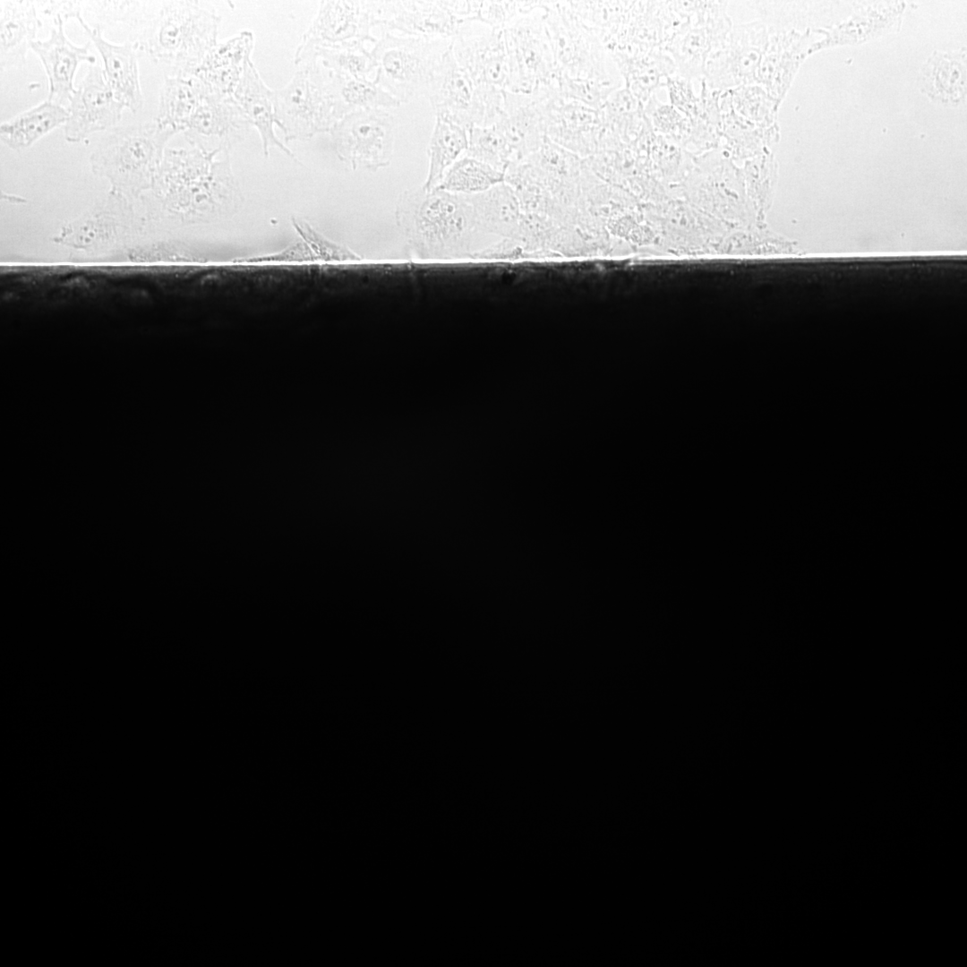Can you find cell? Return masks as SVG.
<instances>
[{
  "label": "cell",
  "instance_id": "17",
  "mask_svg": "<svg viewBox=\"0 0 967 967\" xmlns=\"http://www.w3.org/2000/svg\"><path fill=\"white\" fill-rule=\"evenodd\" d=\"M64 23L60 16L54 17L49 37L35 40L30 47L40 59L48 79L47 100L61 106L69 103L75 90L73 81L78 65L81 62L92 64L96 61L89 51L90 43L77 46L66 38Z\"/></svg>",
  "mask_w": 967,
  "mask_h": 967
},
{
  "label": "cell",
  "instance_id": "23",
  "mask_svg": "<svg viewBox=\"0 0 967 967\" xmlns=\"http://www.w3.org/2000/svg\"><path fill=\"white\" fill-rule=\"evenodd\" d=\"M233 97L252 125L259 132L264 156H269L270 148L278 147L295 159L294 153L275 134L274 124L278 126V121L274 90L265 84L252 59L247 62Z\"/></svg>",
  "mask_w": 967,
  "mask_h": 967
},
{
  "label": "cell",
  "instance_id": "22",
  "mask_svg": "<svg viewBox=\"0 0 967 967\" xmlns=\"http://www.w3.org/2000/svg\"><path fill=\"white\" fill-rule=\"evenodd\" d=\"M254 38L250 31H243L217 44L191 75L199 79L210 91L233 95L251 59Z\"/></svg>",
  "mask_w": 967,
  "mask_h": 967
},
{
  "label": "cell",
  "instance_id": "27",
  "mask_svg": "<svg viewBox=\"0 0 967 967\" xmlns=\"http://www.w3.org/2000/svg\"><path fill=\"white\" fill-rule=\"evenodd\" d=\"M209 89L193 75H169L160 90L155 120L162 126L184 132Z\"/></svg>",
  "mask_w": 967,
  "mask_h": 967
},
{
  "label": "cell",
  "instance_id": "29",
  "mask_svg": "<svg viewBox=\"0 0 967 967\" xmlns=\"http://www.w3.org/2000/svg\"><path fill=\"white\" fill-rule=\"evenodd\" d=\"M328 73L331 90L342 118L356 111L386 109L400 105L398 99L374 80H360L337 75L329 71Z\"/></svg>",
  "mask_w": 967,
  "mask_h": 967
},
{
  "label": "cell",
  "instance_id": "6",
  "mask_svg": "<svg viewBox=\"0 0 967 967\" xmlns=\"http://www.w3.org/2000/svg\"><path fill=\"white\" fill-rule=\"evenodd\" d=\"M435 117L468 132L494 125L504 113L505 90L476 86L456 61L450 46L442 54L424 92Z\"/></svg>",
  "mask_w": 967,
  "mask_h": 967
},
{
  "label": "cell",
  "instance_id": "14",
  "mask_svg": "<svg viewBox=\"0 0 967 967\" xmlns=\"http://www.w3.org/2000/svg\"><path fill=\"white\" fill-rule=\"evenodd\" d=\"M251 126L233 95L209 90L183 133L193 147L228 153L246 138Z\"/></svg>",
  "mask_w": 967,
  "mask_h": 967
},
{
  "label": "cell",
  "instance_id": "26",
  "mask_svg": "<svg viewBox=\"0 0 967 967\" xmlns=\"http://www.w3.org/2000/svg\"><path fill=\"white\" fill-rule=\"evenodd\" d=\"M466 196L473 207L481 232L507 237L516 234L520 203L511 186L502 182L483 193Z\"/></svg>",
  "mask_w": 967,
  "mask_h": 967
},
{
  "label": "cell",
  "instance_id": "8",
  "mask_svg": "<svg viewBox=\"0 0 967 967\" xmlns=\"http://www.w3.org/2000/svg\"><path fill=\"white\" fill-rule=\"evenodd\" d=\"M445 43L385 31L371 51L374 81L400 103L424 95Z\"/></svg>",
  "mask_w": 967,
  "mask_h": 967
},
{
  "label": "cell",
  "instance_id": "2",
  "mask_svg": "<svg viewBox=\"0 0 967 967\" xmlns=\"http://www.w3.org/2000/svg\"><path fill=\"white\" fill-rule=\"evenodd\" d=\"M395 218L411 249L422 259L458 257L481 232L466 196L438 188L403 192Z\"/></svg>",
  "mask_w": 967,
  "mask_h": 967
},
{
  "label": "cell",
  "instance_id": "33",
  "mask_svg": "<svg viewBox=\"0 0 967 967\" xmlns=\"http://www.w3.org/2000/svg\"><path fill=\"white\" fill-rule=\"evenodd\" d=\"M467 134L468 146L465 155L488 164L504 174L509 165L515 161L509 143L497 126H475Z\"/></svg>",
  "mask_w": 967,
  "mask_h": 967
},
{
  "label": "cell",
  "instance_id": "13",
  "mask_svg": "<svg viewBox=\"0 0 967 967\" xmlns=\"http://www.w3.org/2000/svg\"><path fill=\"white\" fill-rule=\"evenodd\" d=\"M450 47L458 64L475 85L506 90L509 65L503 30L477 20L468 21Z\"/></svg>",
  "mask_w": 967,
  "mask_h": 967
},
{
  "label": "cell",
  "instance_id": "15",
  "mask_svg": "<svg viewBox=\"0 0 967 967\" xmlns=\"http://www.w3.org/2000/svg\"><path fill=\"white\" fill-rule=\"evenodd\" d=\"M124 108L107 84L103 68L92 64L67 105L64 136L67 141L78 142L94 133L110 130L120 121Z\"/></svg>",
  "mask_w": 967,
  "mask_h": 967
},
{
  "label": "cell",
  "instance_id": "1",
  "mask_svg": "<svg viewBox=\"0 0 967 967\" xmlns=\"http://www.w3.org/2000/svg\"><path fill=\"white\" fill-rule=\"evenodd\" d=\"M196 147L166 150L150 190L141 199L181 224L210 221L237 209L243 196L228 155Z\"/></svg>",
  "mask_w": 967,
  "mask_h": 967
},
{
  "label": "cell",
  "instance_id": "25",
  "mask_svg": "<svg viewBox=\"0 0 967 967\" xmlns=\"http://www.w3.org/2000/svg\"><path fill=\"white\" fill-rule=\"evenodd\" d=\"M904 4L885 3L859 10L848 21L832 29L826 40L810 52L837 45H858L884 36L900 27Z\"/></svg>",
  "mask_w": 967,
  "mask_h": 967
},
{
  "label": "cell",
  "instance_id": "19",
  "mask_svg": "<svg viewBox=\"0 0 967 967\" xmlns=\"http://www.w3.org/2000/svg\"><path fill=\"white\" fill-rule=\"evenodd\" d=\"M42 12L64 21L79 16L92 29H125L132 39L154 9L156 1H40Z\"/></svg>",
  "mask_w": 967,
  "mask_h": 967
},
{
  "label": "cell",
  "instance_id": "5",
  "mask_svg": "<svg viewBox=\"0 0 967 967\" xmlns=\"http://www.w3.org/2000/svg\"><path fill=\"white\" fill-rule=\"evenodd\" d=\"M289 82L274 90L278 127L285 141L308 140L329 133L340 116L328 71L316 56L296 64Z\"/></svg>",
  "mask_w": 967,
  "mask_h": 967
},
{
  "label": "cell",
  "instance_id": "18",
  "mask_svg": "<svg viewBox=\"0 0 967 967\" xmlns=\"http://www.w3.org/2000/svg\"><path fill=\"white\" fill-rule=\"evenodd\" d=\"M385 10L390 13L381 24L387 32L428 40L451 42L468 21L453 13L448 1H388Z\"/></svg>",
  "mask_w": 967,
  "mask_h": 967
},
{
  "label": "cell",
  "instance_id": "4",
  "mask_svg": "<svg viewBox=\"0 0 967 967\" xmlns=\"http://www.w3.org/2000/svg\"><path fill=\"white\" fill-rule=\"evenodd\" d=\"M176 133L155 119L115 126L90 156L91 172L131 201L150 190L161 165L165 146Z\"/></svg>",
  "mask_w": 967,
  "mask_h": 967
},
{
  "label": "cell",
  "instance_id": "12",
  "mask_svg": "<svg viewBox=\"0 0 967 967\" xmlns=\"http://www.w3.org/2000/svg\"><path fill=\"white\" fill-rule=\"evenodd\" d=\"M398 120L385 109L356 111L344 116L329 132L337 156L353 169L375 171L393 157Z\"/></svg>",
  "mask_w": 967,
  "mask_h": 967
},
{
  "label": "cell",
  "instance_id": "7",
  "mask_svg": "<svg viewBox=\"0 0 967 967\" xmlns=\"http://www.w3.org/2000/svg\"><path fill=\"white\" fill-rule=\"evenodd\" d=\"M145 219L132 201L110 189L76 218L60 228L54 241L90 254L118 252L141 235Z\"/></svg>",
  "mask_w": 967,
  "mask_h": 967
},
{
  "label": "cell",
  "instance_id": "34",
  "mask_svg": "<svg viewBox=\"0 0 967 967\" xmlns=\"http://www.w3.org/2000/svg\"><path fill=\"white\" fill-rule=\"evenodd\" d=\"M617 89L618 87L598 81L571 78L564 74H561L558 80V91L562 98L595 110H601Z\"/></svg>",
  "mask_w": 967,
  "mask_h": 967
},
{
  "label": "cell",
  "instance_id": "32",
  "mask_svg": "<svg viewBox=\"0 0 967 967\" xmlns=\"http://www.w3.org/2000/svg\"><path fill=\"white\" fill-rule=\"evenodd\" d=\"M313 56L329 72L340 76L368 80L376 69L371 52L361 43L317 47Z\"/></svg>",
  "mask_w": 967,
  "mask_h": 967
},
{
  "label": "cell",
  "instance_id": "28",
  "mask_svg": "<svg viewBox=\"0 0 967 967\" xmlns=\"http://www.w3.org/2000/svg\"><path fill=\"white\" fill-rule=\"evenodd\" d=\"M68 117L65 107L45 100L42 103L2 122L1 141L16 151L29 149L38 140L64 124Z\"/></svg>",
  "mask_w": 967,
  "mask_h": 967
},
{
  "label": "cell",
  "instance_id": "11",
  "mask_svg": "<svg viewBox=\"0 0 967 967\" xmlns=\"http://www.w3.org/2000/svg\"><path fill=\"white\" fill-rule=\"evenodd\" d=\"M385 2L320 1L316 13L298 45L295 64L313 57L317 47L366 41L375 43L372 30L382 24Z\"/></svg>",
  "mask_w": 967,
  "mask_h": 967
},
{
  "label": "cell",
  "instance_id": "36",
  "mask_svg": "<svg viewBox=\"0 0 967 967\" xmlns=\"http://www.w3.org/2000/svg\"><path fill=\"white\" fill-rule=\"evenodd\" d=\"M539 2L482 1L477 21L504 30L520 16L535 9Z\"/></svg>",
  "mask_w": 967,
  "mask_h": 967
},
{
  "label": "cell",
  "instance_id": "20",
  "mask_svg": "<svg viewBox=\"0 0 967 967\" xmlns=\"http://www.w3.org/2000/svg\"><path fill=\"white\" fill-rule=\"evenodd\" d=\"M75 19L101 56L104 78L115 98L132 113L140 112L143 107L144 98L139 80L140 51L136 45L129 39L122 44L110 42L103 37L100 30L89 27L79 16Z\"/></svg>",
  "mask_w": 967,
  "mask_h": 967
},
{
  "label": "cell",
  "instance_id": "31",
  "mask_svg": "<svg viewBox=\"0 0 967 967\" xmlns=\"http://www.w3.org/2000/svg\"><path fill=\"white\" fill-rule=\"evenodd\" d=\"M504 175L503 172L488 164L464 155L450 166L436 188L452 193L472 195L504 182Z\"/></svg>",
  "mask_w": 967,
  "mask_h": 967
},
{
  "label": "cell",
  "instance_id": "35",
  "mask_svg": "<svg viewBox=\"0 0 967 967\" xmlns=\"http://www.w3.org/2000/svg\"><path fill=\"white\" fill-rule=\"evenodd\" d=\"M293 224L301 239L311 251L314 261H347L361 259L358 254L329 240L307 223L293 219Z\"/></svg>",
  "mask_w": 967,
  "mask_h": 967
},
{
  "label": "cell",
  "instance_id": "21",
  "mask_svg": "<svg viewBox=\"0 0 967 967\" xmlns=\"http://www.w3.org/2000/svg\"><path fill=\"white\" fill-rule=\"evenodd\" d=\"M966 48L934 51L921 64L917 85L936 105L957 108L966 102Z\"/></svg>",
  "mask_w": 967,
  "mask_h": 967
},
{
  "label": "cell",
  "instance_id": "24",
  "mask_svg": "<svg viewBox=\"0 0 967 967\" xmlns=\"http://www.w3.org/2000/svg\"><path fill=\"white\" fill-rule=\"evenodd\" d=\"M42 23L34 1H0V68L21 67Z\"/></svg>",
  "mask_w": 967,
  "mask_h": 967
},
{
  "label": "cell",
  "instance_id": "16",
  "mask_svg": "<svg viewBox=\"0 0 967 967\" xmlns=\"http://www.w3.org/2000/svg\"><path fill=\"white\" fill-rule=\"evenodd\" d=\"M603 133L600 110L566 100L559 92L550 97L544 128L550 141L587 158L600 152Z\"/></svg>",
  "mask_w": 967,
  "mask_h": 967
},
{
  "label": "cell",
  "instance_id": "10",
  "mask_svg": "<svg viewBox=\"0 0 967 967\" xmlns=\"http://www.w3.org/2000/svg\"><path fill=\"white\" fill-rule=\"evenodd\" d=\"M544 22L561 74L619 88L616 64L607 48L561 2H546Z\"/></svg>",
  "mask_w": 967,
  "mask_h": 967
},
{
  "label": "cell",
  "instance_id": "30",
  "mask_svg": "<svg viewBox=\"0 0 967 967\" xmlns=\"http://www.w3.org/2000/svg\"><path fill=\"white\" fill-rule=\"evenodd\" d=\"M467 146L468 134L465 129L435 117L428 145L429 169L423 186L427 190L438 187L446 171L466 152Z\"/></svg>",
  "mask_w": 967,
  "mask_h": 967
},
{
  "label": "cell",
  "instance_id": "9",
  "mask_svg": "<svg viewBox=\"0 0 967 967\" xmlns=\"http://www.w3.org/2000/svg\"><path fill=\"white\" fill-rule=\"evenodd\" d=\"M546 2L503 30L509 65L506 91L532 94L558 86L561 75L544 22Z\"/></svg>",
  "mask_w": 967,
  "mask_h": 967
},
{
  "label": "cell",
  "instance_id": "3",
  "mask_svg": "<svg viewBox=\"0 0 967 967\" xmlns=\"http://www.w3.org/2000/svg\"><path fill=\"white\" fill-rule=\"evenodd\" d=\"M221 18L198 1H156L155 7L132 40L139 51L171 69V75H189L218 43Z\"/></svg>",
  "mask_w": 967,
  "mask_h": 967
}]
</instances>
